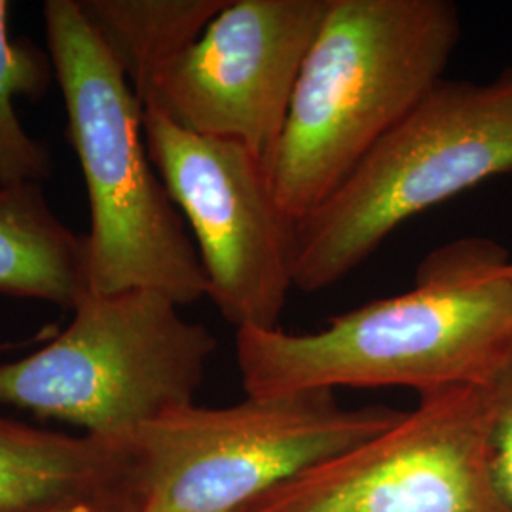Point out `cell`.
<instances>
[{"mask_svg": "<svg viewBox=\"0 0 512 512\" xmlns=\"http://www.w3.org/2000/svg\"><path fill=\"white\" fill-rule=\"evenodd\" d=\"M511 256L492 239L431 251L414 287L330 317L311 334L241 329V384L249 397L338 387H486L512 353Z\"/></svg>", "mask_w": 512, "mask_h": 512, "instance_id": "cell-1", "label": "cell"}, {"mask_svg": "<svg viewBox=\"0 0 512 512\" xmlns=\"http://www.w3.org/2000/svg\"><path fill=\"white\" fill-rule=\"evenodd\" d=\"M459 37L448 0H329L264 162L294 226L439 84Z\"/></svg>", "mask_w": 512, "mask_h": 512, "instance_id": "cell-2", "label": "cell"}, {"mask_svg": "<svg viewBox=\"0 0 512 512\" xmlns=\"http://www.w3.org/2000/svg\"><path fill=\"white\" fill-rule=\"evenodd\" d=\"M44 25L90 198L88 291L143 289L179 306L198 302L207 296V277L177 205L152 169L139 97L80 2H46Z\"/></svg>", "mask_w": 512, "mask_h": 512, "instance_id": "cell-3", "label": "cell"}, {"mask_svg": "<svg viewBox=\"0 0 512 512\" xmlns=\"http://www.w3.org/2000/svg\"><path fill=\"white\" fill-rule=\"evenodd\" d=\"M499 175H512V69L486 84L442 78L294 226V287L340 283L406 220Z\"/></svg>", "mask_w": 512, "mask_h": 512, "instance_id": "cell-4", "label": "cell"}, {"mask_svg": "<svg viewBox=\"0 0 512 512\" xmlns=\"http://www.w3.org/2000/svg\"><path fill=\"white\" fill-rule=\"evenodd\" d=\"M154 291H84L52 344L0 365V404L129 444L145 425L194 404L215 336Z\"/></svg>", "mask_w": 512, "mask_h": 512, "instance_id": "cell-5", "label": "cell"}, {"mask_svg": "<svg viewBox=\"0 0 512 512\" xmlns=\"http://www.w3.org/2000/svg\"><path fill=\"white\" fill-rule=\"evenodd\" d=\"M404 412L344 408L334 391L188 404L129 440L139 512H239L294 476L387 431Z\"/></svg>", "mask_w": 512, "mask_h": 512, "instance_id": "cell-6", "label": "cell"}, {"mask_svg": "<svg viewBox=\"0 0 512 512\" xmlns=\"http://www.w3.org/2000/svg\"><path fill=\"white\" fill-rule=\"evenodd\" d=\"M148 158L188 220L207 296L236 329H279L294 289V224L275 202L266 165L234 141L181 128L143 107Z\"/></svg>", "mask_w": 512, "mask_h": 512, "instance_id": "cell-7", "label": "cell"}, {"mask_svg": "<svg viewBox=\"0 0 512 512\" xmlns=\"http://www.w3.org/2000/svg\"><path fill=\"white\" fill-rule=\"evenodd\" d=\"M239 512H512L495 482L486 389L420 395L384 433Z\"/></svg>", "mask_w": 512, "mask_h": 512, "instance_id": "cell-8", "label": "cell"}, {"mask_svg": "<svg viewBox=\"0 0 512 512\" xmlns=\"http://www.w3.org/2000/svg\"><path fill=\"white\" fill-rule=\"evenodd\" d=\"M327 8L329 0H228L156 80L143 107L266 162Z\"/></svg>", "mask_w": 512, "mask_h": 512, "instance_id": "cell-9", "label": "cell"}, {"mask_svg": "<svg viewBox=\"0 0 512 512\" xmlns=\"http://www.w3.org/2000/svg\"><path fill=\"white\" fill-rule=\"evenodd\" d=\"M86 285V236L71 232L40 184L0 190V293L73 310Z\"/></svg>", "mask_w": 512, "mask_h": 512, "instance_id": "cell-10", "label": "cell"}, {"mask_svg": "<svg viewBox=\"0 0 512 512\" xmlns=\"http://www.w3.org/2000/svg\"><path fill=\"white\" fill-rule=\"evenodd\" d=\"M228 0H84L93 31L141 105L156 80L202 37Z\"/></svg>", "mask_w": 512, "mask_h": 512, "instance_id": "cell-11", "label": "cell"}, {"mask_svg": "<svg viewBox=\"0 0 512 512\" xmlns=\"http://www.w3.org/2000/svg\"><path fill=\"white\" fill-rule=\"evenodd\" d=\"M128 444L65 435L0 416V512L109 475L128 461Z\"/></svg>", "mask_w": 512, "mask_h": 512, "instance_id": "cell-12", "label": "cell"}, {"mask_svg": "<svg viewBox=\"0 0 512 512\" xmlns=\"http://www.w3.org/2000/svg\"><path fill=\"white\" fill-rule=\"evenodd\" d=\"M52 59L33 42L8 33V2L0 0V190L40 184L52 173L48 148L19 122L16 97L40 99L52 82Z\"/></svg>", "mask_w": 512, "mask_h": 512, "instance_id": "cell-13", "label": "cell"}, {"mask_svg": "<svg viewBox=\"0 0 512 512\" xmlns=\"http://www.w3.org/2000/svg\"><path fill=\"white\" fill-rule=\"evenodd\" d=\"M8 512H139L128 461L109 475Z\"/></svg>", "mask_w": 512, "mask_h": 512, "instance_id": "cell-14", "label": "cell"}, {"mask_svg": "<svg viewBox=\"0 0 512 512\" xmlns=\"http://www.w3.org/2000/svg\"><path fill=\"white\" fill-rule=\"evenodd\" d=\"M490 412V444L495 482L512 507V353L509 361L484 387Z\"/></svg>", "mask_w": 512, "mask_h": 512, "instance_id": "cell-15", "label": "cell"}, {"mask_svg": "<svg viewBox=\"0 0 512 512\" xmlns=\"http://www.w3.org/2000/svg\"><path fill=\"white\" fill-rule=\"evenodd\" d=\"M509 274H511V279H512V258H511V264H509Z\"/></svg>", "mask_w": 512, "mask_h": 512, "instance_id": "cell-16", "label": "cell"}]
</instances>
